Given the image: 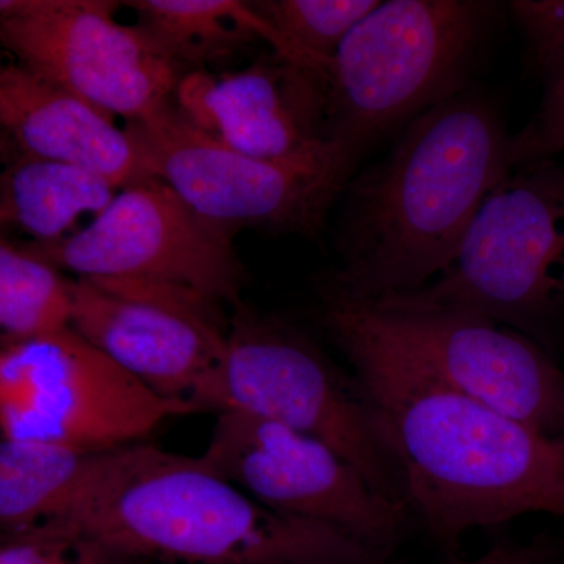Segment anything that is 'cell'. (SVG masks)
Here are the masks:
<instances>
[{
	"mask_svg": "<svg viewBox=\"0 0 564 564\" xmlns=\"http://www.w3.org/2000/svg\"><path fill=\"white\" fill-rule=\"evenodd\" d=\"M0 564H148L91 534L41 527L0 536Z\"/></svg>",
	"mask_w": 564,
	"mask_h": 564,
	"instance_id": "44dd1931",
	"label": "cell"
},
{
	"mask_svg": "<svg viewBox=\"0 0 564 564\" xmlns=\"http://www.w3.org/2000/svg\"><path fill=\"white\" fill-rule=\"evenodd\" d=\"M225 369L231 408L332 445L375 489L406 507L358 381L310 336L240 302L228 321Z\"/></svg>",
	"mask_w": 564,
	"mask_h": 564,
	"instance_id": "52a82bcc",
	"label": "cell"
},
{
	"mask_svg": "<svg viewBox=\"0 0 564 564\" xmlns=\"http://www.w3.org/2000/svg\"><path fill=\"white\" fill-rule=\"evenodd\" d=\"M234 234L204 220L166 182L151 176L121 188L68 239L28 245L76 278L170 285L225 310L242 302L245 272Z\"/></svg>",
	"mask_w": 564,
	"mask_h": 564,
	"instance_id": "7c38bea8",
	"label": "cell"
},
{
	"mask_svg": "<svg viewBox=\"0 0 564 564\" xmlns=\"http://www.w3.org/2000/svg\"><path fill=\"white\" fill-rule=\"evenodd\" d=\"M543 101L524 131L511 137L513 165L552 159L564 152V63L552 79L544 82Z\"/></svg>",
	"mask_w": 564,
	"mask_h": 564,
	"instance_id": "7402d4cb",
	"label": "cell"
},
{
	"mask_svg": "<svg viewBox=\"0 0 564 564\" xmlns=\"http://www.w3.org/2000/svg\"><path fill=\"white\" fill-rule=\"evenodd\" d=\"M223 307L150 282L73 280L76 329L144 388L191 414L229 410Z\"/></svg>",
	"mask_w": 564,
	"mask_h": 564,
	"instance_id": "30bf717a",
	"label": "cell"
},
{
	"mask_svg": "<svg viewBox=\"0 0 564 564\" xmlns=\"http://www.w3.org/2000/svg\"><path fill=\"white\" fill-rule=\"evenodd\" d=\"M562 547L547 540H534L530 543H500L473 560H455V562L437 564H558ZM358 564H408L389 563L386 560Z\"/></svg>",
	"mask_w": 564,
	"mask_h": 564,
	"instance_id": "603a6c76",
	"label": "cell"
},
{
	"mask_svg": "<svg viewBox=\"0 0 564 564\" xmlns=\"http://www.w3.org/2000/svg\"><path fill=\"white\" fill-rule=\"evenodd\" d=\"M113 115L11 62L0 69L2 154L79 166L118 188L152 174Z\"/></svg>",
	"mask_w": 564,
	"mask_h": 564,
	"instance_id": "9a60e30c",
	"label": "cell"
},
{
	"mask_svg": "<svg viewBox=\"0 0 564 564\" xmlns=\"http://www.w3.org/2000/svg\"><path fill=\"white\" fill-rule=\"evenodd\" d=\"M388 299L478 314L543 343L564 314V163L516 165L478 207L444 273Z\"/></svg>",
	"mask_w": 564,
	"mask_h": 564,
	"instance_id": "5b68a950",
	"label": "cell"
},
{
	"mask_svg": "<svg viewBox=\"0 0 564 564\" xmlns=\"http://www.w3.org/2000/svg\"><path fill=\"white\" fill-rule=\"evenodd\" d=\"M272 32V51L326 70L348 33L380 0H263L251 2Z\"/></svg>",
	"mask_w": 564,
	"mask_h": 564,
	"instance_id": "ffe728a7",
	"label": "cell"
},
{
	"mask_svg": "<svg viewBox=\"0 0 564 564\" xmlns=\"http://www.w3.org/2000/svg\"><path fill=\"white\" fill-rule=\"evenodd\" d=\"M323 310L399 352L456 392L564 440V372L541 344L481 315L347 299L322 291Z\"/></svg>",
	"mask_w": 564,
	"mask_h": 564,
	"instance_id": "8992f818",
	"label": "cell"
},
{
	"mask_svg": "<svg viewBox=\"0 0 564 564\" xmlns=\"http://www.w3.org/2000/svg\"><path fill=\"white\" fill-rule=\"evenodd\" d=\"M323 325L351 364L408 513L434 541L530 513L564 518V440L440 383L339 315L323 310Z\"/></svg>",
	"mask_w": 564,
	"mask_h": 564,
	"instance_id": "6da1fadb",
	"label": "cell"
},
{
	"mask_svg": "<svg viewBox=\"0 0 564 564\" xmlns=\"http://www.w3.org/2000/svg\"><path fill=\"white\" fill-rule=\"evenodd\" d=\"M174 104L196 128L251 158L355 169L328 140L325 70L278 52L232 73L185 74Z\"/></svg>",
	"mask_w": 564,
	"mask_h": 564,
	"instance_id": "5bb4252c",
	"label": "cell"
},
{
	"mask_svg": "<svg viewBox=\"0 0 564 564\" xmlns=\"http://www.w3.org/2000/svg\"><path fill=\"white\" fill-rule=\"evenodd\" d=\"M513 169L511 137L485 99L456 93L423 111L345 187L340 269L322 291L372 302L425 288Z\"/></svg>",
	"mask_w": 564,
	"mask_h": 564,
	"instance_id": "7a4b0ae2",
	"label": "cell"
},
{
	"mask_svg": "<svg viewBox=\"0 0 564 564\" xmlns=\"http://www.w3.org/2000/svg\"><path fill=\"white\" fill-rule=\"evenodd\" d=\"M43 527L91 534L147 563L384 560L333 527L274 513L215 473L202 456L144 443L99 452L68 502Z\"/></svg>",
	"mask_w": 564,
	"mask_h": 564,
	"instance_id": "3957f363",
	"label": "cell"
},
{
	"mask_svg": "<svg viewBox=\"0 0 564 564\" xmlns=\"http://www.w3.org/2000/svg\"><path fill=\"white\" fill-rule=\"evenodd\" d=\"M185 414L74 328L0 347L2 440L107 452Z\"/></svg>",
	"mask_w": 564,
	"mask_h": 564,
	"instance_id": "ba28073f",
	"label": "cell"
},
{
	"mask_svg": "<svg viewBox=\"0 0 564 564\" xmlns=\"http://www.w3.org/2000/svg\"><path fill=\"white\" fill-rule=\"evenodd\" d=\"M137 28L185 73L207 70L254 41L272 46V32L251 2L239 0H129Z\"/></svg>",
	"mask_w": 564,
	"mask_h": 564,
	"instance_id": "e0dca14e",
	"label": "cell"
},
{
	"mask_svg": "<svg viewBox=\"0 0 564 564\" xmlns=\"http://www.w3.org/2000/svg\"><path fill=\"white\" fill-rule=\"evenodd\" d=\"M73 280L28 243L0 242V345L70 328Z\"/></svg>",
	"mask_w": 564,
	"mask_h": 564,
	"instance_id": "d6986e66",
	"label": "cell"
},
{
	"mask_svg": "<svg viewBox=\"0 0 564 564\" xmlns=\"http://www.w3.org/2000/svg\"><path fill=\"white\" fill-rule=\"evenodd\" d=\"M492 13L473 0L378 3L325 70L329 143L356 169L384 133L459 93Z\"/></svg>",
	"mask_w": 564,
	"mask_h": 564,
	"instance_id": "277c9868",
	"label": "cell"
},
{
	"mask_svg": "<svg viewBox=\"0 0 564 564\" xmlns=\"http://www.w3.org/2000/svg\"><path fill=\"white\" fill-rule=\"evenodd\" d=\"M122 2L2 0L0 41L14 63L93 106L144 120L174 102L185 70L143 32L117 21Z\"/></svg>",
	"mask_w": 564,
	"mask_h": 564,
	"instance_id": "4fadbf2b",
	"label": "cell"
},
{
	"mask_svg": "<svg viewBox=\"0 0 564 564\" xmlns=\"http://www.w3.org/2000/svg\"><path fill=\"white\" fill-rule=\"evenodd\" d=\"M152 176L170 185L204 220L237 232L321 231L355 169L347 162L280 163L251 158L196 128L170 104L126 124Z\"/></svg>",
	"mask_w": 564,
	"mask_h": 564,
	"instance_id": "9c48e42d",
	"label": "cell"
},
{
	"mask_svg": "<svg viewBox=\"0 0 564 564\" xmlns=\"http://www.w3.org/2000/svg\"><path fill=\"white\" fill-rule=\"evenodd\" d=\"M202 459L274 513L333 527L388 558L410 521L332 445L231 408L218 414Z\"/></svg>",
	"mask_w": 564,
	"mask_h": 564,
	"instance_id": "8fae6325",
	"label": "cell"
},
{
	"mask_svg": "<svg viewBox=\"0 0 564 564\" xmlns=\"http://www.w3.org/2000/svg\"><path fill=\"white\" fill-rule=\"evenodd\" d=\"M0 221L31 237L57 243L80 231L84 218L98 217L120 188L99 174L66 163L3 155Z\"/></svg>",
	"mask_w": 564,
	"mask_h": 564,
	"instance_id": "2e32d148",
	"label": "cell"
},
{
	"mask_svg": "<svg viewBox=\"0 0 564 564\" xmlns=\"http://www.w3.org/2000/svg\"><path fill=\"white\" fill-rule=\"evenodd\" d=\"M99 452L40 441L0 443V529L20 533L46 525Z\"/></svg>",
	"mask_w": 564,
	"mask_h": 564,
	"instance_id": "ac0fdd59",
	"label": "cell"
}]
</instances>
